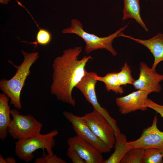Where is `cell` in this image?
<instances>
[{
  "label": "cell",
  "instance_id": "9a60e30c",
  "mask_svg": "<svg viewBox=\"0 0 163 163\" xmlns=\"http://www.w3.org/2000/svg\"><path fill=\"white\" fill-rule=\"evenodd\" d=\"M126 135L120 132L115 135L114 151L103 163H119L130 148L127 145Z\"/></svg>",
  "mask_w": 163,
  "mask_h": 163
},
{
  "label": "cell",
  "instance_id": "30bf717a",
  "mask_svg": "<svg viewBox=\"0 0 163 163\" xmlns=\"http://www.w3.org/2000/svg\"><path fill=\"white\" fill-rule=\"evenodd\" d=\"M158 118L156 115L153 118L151 126L145 129L138 139L127 142L130 148H140L144 149L155 148L163 150V132L158 128Z\"/></svg>",
  "mask_w": 163,
  "mask_h": 163
},
{
  "label": "cell",
  "instance_id": "d4e9b609",
  "mask_svg": "<svg viewBox=\"0 0 163 163\" xmlns=\"http://www.w3.org/2000/svg\"><path fill=\"white\" fill-rule=\"evenodd\" d=\"M5 159L6 163H15L16 162L15 159L14 158L11 157H7Z\"/></svg>",
  "mask_w": 163,
  "mask_h": 163
},
{
  "label": "cell",
  "instance_id": "d6986e66",
  "mask_svg": "<svg viewBox=\"0 0 163 163\" xmlns=\"http://www.w3.org/2000/svg\"><path fill=\"white\" fill-rule=\"evenodd\" d=\"M144 149L140 148H132L126 153L120 163H142Z\"/></svg>",
  "mask_w": 163,
  "mask_h": 163
},
{
  "label": "cell",
  "instance_id": "52a82bcc",
  "mask_svg": "<svg viewBox=\"0 0 163 163\" xmlns=\"http://www.w3.org/2000/svg\"><path fill=\"white\" fill-rule=\"evenodd\" d=\"M96 74L94 72H88L86 70L84 76L75 87L82 93L87 101L92 105L94 109L101 114L109 122L115 132H117L120 129L116 120L104 108L101 106L97 101L95 91L97 81L95 78Z\"/></svg>",
  "mask_w": 163,
  "mask_h": 163
},
{
  "label": "cell",
  "instance_id": "e0dca14e",
  "mask_svg": "<svg viewBox=\"0 0 163 163\" xmlns=\"http://www.w3.org/2000/svg\"><path fill=\"white\" fill-rule=\"evenodd\" d=\"M117 72L109 73L104 76L101 77L97 74L95 78L97 81L104 82L106 90L108 91H112L117 94H121L124 90L119 82L117 75Z\"/></svg>",
  "mask_w": 163,
  "mask_h": 163
},
{
  "label": "cell",
  "instance_id": "cb8c5ba5",
  "mask_svg": "<svg viewBox=\"0 0 163 163\" xmlns=\"http://www.w3.org/2000/svg\"><path fill=\"white\" fill-rule=\"evenodd\" d=\"M147 106L148 108L153 109L157 113H159L163 118V105L159 104L148 98Z\"/></svg>",
  "mask_w": 163,
  "mask_h": 163
},
{
  "label": "cell",
  "instance_id": "277c9868",
  "mask_svg": "<svg viewBox=\"0 0 163 163\" xmlns=\"http://www.w3.org/2000/svg\"><path fill=\"white\" fill-rule=\"evenodd\" d=\"M58 133L55 129L44 134L40 133L27 139L18 140L15 142V152L20 159L28 163L34 157L33 153L36 150H46L48 154H53V148L55 145L54 137Z\"/></svg>",
  "mask_w": 163,
  "mask_h": 163
},
{
  "label": "cell",
  "instance_id": "8fae6325",
  "mask_svg": "<svg viewBox=\"0 0 163 163\" xmlns=\"http://www.w3.org/2000/svg\"><path fill=\"white\" fill-rule=\"evenodd\" d=\"M147 92L137 90L126 95L116 98V104L120 113L126 114L137 110L145 111L148 96Z\"/></svg>",
  "mask_w": 163,
  "mask_h": 163
},
{
  "label": "cell",
  "instance_id": "5bb4252c",
  "mask_svg": "<svg viewBox=\"0 0 163 163\" xmlns=\"http://www.w3.org/2000/svg\"><path fill=\"white\" fill-rule=\"evenodd\" d=\"M9 98L5 93L0 94V138L4 141L8 135V129L11 121V109L9 106Z\"/></svg>",
  "mask_w": 163,
  "mask_h": 163
},
{
  "label": "cell",
  "instance_id": "7402d4cb",
  "mask_svg": "<svg viewBox=\"0 0 163 163\" xmlns=\"http://www.w3.org/2000/svg\"><path fill=\"white\" fill-rule=\"evenodd\" d=\"M35 163H66V161L54 154L52 155H45L43 157L36 159Z\"/></svg>",
  "mask_w": 163,
  "mask_h": 163
},
{
  "label": "cell",
  "instance_id": "5b68a950",
  "mask_svg": "<svg viewBox=\"0 0 163 163\" xmlns=\"http://www.w3.org/2000/svg\"><path fill=\"white\" fill-rule=\"evenodd\" d=\"M12 119L8 133L15 139H27L40 133L42 124L32 115H22L16 109L10 111Z\"/></svg>",
  "mask_w": 163,
  "mask_h": 163
},
{
  "label": "cell",
  "instance_id": "3957f363",
  "mask_svg": "<svg viewBox=\"0 0 163 163\" xmlns=\"http://www.w3.org/2000/svg\"><path fill=\"white\" fill-rule=\"evenodd\" d=\"M70 26L63 29L64 34H74L82 38L85 43V51L87 54L95 50L105 49L113 56H116L117 52L113 48L112 43L113 40L120 37V33L123 31L129 23L109 36L104 37H99L94 34L86 32L83 29L80 21L77 19L71 20Z\"/></svg>",
  "mask_w": 163,
  "mask_h": 163
},
{
  "label": "cell",
  "instance_id": "ac0fdd59",
  "mask_svg": "<svg viewBox=\"0 0 163 163\" xmlns=\"http://www.w3.org/2000/svg\"><path fill=\"white\" fill-rule=\"evenodd\" d=\"M163 150L155 148L145 149L142 163H163Z\"/></svg>",
  "mask_w": 163,
  "mask_h": 163
},
{
  "label": "cell",
  "instance_id": "9c48e42d",
  "mask_svg": "<svg viewBox=\"0 0 163 163\" xmlns=\"http://www.w3.org/2000/svg\"><path fill=\"white\" fill-rule=\"evenodd\" d=\"M138 78L135 80L132 85L135 89L147 92H160L161 88L159 83L163 80V75L160 74L155 69L149 68L143 62L139 65Z\"/></svg>",
  "mask_w": 163,
  "mask_h": 163
},
{
  "label": "cell",
  "instance_id": "7a4b0ae2",
  "mask_svg": "<svg viewBox=\"0 0 163 163\" xmlns=\"http://www.w3.org/2000/svg\"><path fill=\"white\" fill-rule=\"evenodd\" d=\"M24 60L18 66H14L17 70L14 75L10 79H2L0 81V88L10 99V104L16 108H22L20 101L21 92L27 77L30 73V69L39 58L37 52L30 53L21 50Z\"/></svg>",
  "mask_w": 163,
  "mask_h": 163
},
{
  "label": "cell",
  "instance_id": "8992f818",
  "mask_svg": "<svg viewBox=\"0 0 163 163\" xmlns=\"http://www.w3.org/2000/svg\"><path fill=\"white\" fill-rule=\"evenodd\" d=\"M81 117L95 135L111 149L114 147L115 130L101 114L94 109L92 111Z\"/></svg>",
  "mask_w": 163,
  "mask_h": 163
},
{
  "label": "cell",
  "instance_id": "4316f807",
  "mask_svg": "<svg viewBox=\"0 0 163 163\" xmlns=\"http://www.w3.org/2000/svg\"><path fill=\"white\" fill-rule=\"evenodd\" d=\"M0 163H6L5 159H4L1 154L0 155Z\"/></svg>",
  "mask_w": 163,
  "mask_h": 163
},
{
  "label": "cell",
  "instance_id": "2e32d148",
  "mask_svg": "<svg viewBox=\"0 0 163 163\" xmlns=\"http://www.w3.org/2000/svg\"><path fill=\"white\" fill-rule=\"evenodd\" d=\"M123 20L134 19L146 31L148 29L142 20L140 14L139 0H123Z\"/></svg>",
  "mask_w": 163,
  "mask_h": 163
},
{
  "label": "cell",
  "instance_id": "ffe728a7",
  "mask_svg": "<svg viewBox=\"0 0 163 163\" xmlns=\"http://www.w3.org/2000/svg\"><path fill=\"white\" fill-rule=\"evenodd\" d=\"M117 75L120 84L122 86L132 85L135 80L132 76L130 67L126 62L124 63L121 71L117 72Z\"/></svg>",
  "mask_w": 163,
  "mask_h": 163
},
{
  "label": "cell",
  "instance_id": "4fadbf2b",
  "mask_svg": "<svg viewBox=\"0 0 163 163\" xmlns=\"http://www.w3.org/2000/svg\"><path fill=\"white\" fill-rule=\"evenodd\" d=\"M120 37H127L146 47L151 52L154 57V61L152 68L155 69L157 65L163 61V34L158 33L154 37L148 40H142L134 38L123 34H120Z\"/></svg>",
  "mask_w": 163,
  "mask_h": 163
},
{
  "label": "cell",
  "instance_id": "44dd1931",
  "mask_svg": "<svg viewBox=\"0 0 163 163\" xmlns=\"http://www.w3.org/2000/svg\"><path fill=\"white\" fill-rule=\"evenodd\" d=\"M51 39V34L48 30L39 27L36 35V40L30 43L35 44L36 46L37 44L45 46L50 43Z\"/></svg>",
  "mask_w": 163,
  "mask_h": 163
},
{
  "label": "cell",
  "instance_id": "603a6c76",
  "mask_svg": "<svg viewBox=\"0 0 163 163\" xmlns=\"http://www.w3.org/2000/svg\"><path fill=\"white\" fill-rule=\"evenodd\" d=\"M66 154L73 163H86L85 161L71 146H69Z\"/></svg>",
  "mask_w": 163,
  "mask_h": 163
},
{
  "label": "cell",
  "instance_id": "6da1fadb",
  "mask_svg": "<svg viewBox=\"0 0 163 163\" xmlns=\"http://www.w3.org/2000/svg\"><path fill=\"white\" fill-rule=\"evenodd\" d=\"M82 51L81 46L66 50L61 56L54 60L52 64L51 92L58 100L73 106L76 102L72 97V90L84 76L87 63L93 59L89 56L79 59Z\"/></svg>",
  "mask_w": 163,
  "mask_h": 163
},
{
  "label": "cell",
  "instance_id": "7c38bea8",
  "mask_svg": "<svg viewBox=\"0 0 163 163\" xmlns=\"http://www.w3.org/2000/svg\"><path fill=\"white\" fill-rule=\"evenodd\" d=\"M67 143L72 147L86 163H103L101 153L89 143L77 135L68 138Z\"/></svg>",
  "mask_w": 163,
  "mask_h": 163
},
{
  "label": "cell",
  "instance_id": "484cf974",
  "mask_svg": "<svg viewBox=\"0 0 163 163\" xmlns=\"http://www.w3.org/2000/svg\"><path fill=\"white\" fill-rule=\"evenodd\" d=\"M11 0H0V3L2 5L7 4Z\"/></svg>",
  "mask_w": 163,
  "mask_h": 163
},
{
  "label": "cell",
  "instance_id": "ba28073f",
  "mask_svg": "<svg viewBox=\"0 0 163 163\" xmlns=\"http://www.w3.org/2000/svg\"><path fill=\"white\" fill-rule=\"evenodd\" d=\"M63 114L71 123L77 135L92 145L101 153L109 152L111 149L95 135L81 117L64 111Z\"/></svg>",
  "mask_w": 163,
  "mask_h": 163
}]
</instances>
